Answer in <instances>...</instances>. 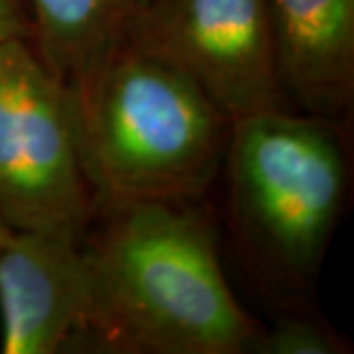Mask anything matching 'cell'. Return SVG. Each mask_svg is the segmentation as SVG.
<instances>
[{
	"label": "cell",
	"mask_w": 354,
	"mask_h": 354,
	"mask_svg": "<svg viewBox=\"0 0 354 354\" xmlns=\"http://www.w3.org/2000/svg\"><path fill=\"white\" fill-rule=\"evenodd\" d=\"M83 234L87 319L79 353L242 354L260 327L191 201H101Z\"/></svg>",
	"instance_id": "obj_1"
},
{
	"label": "cell",
	"mask_w": 354,
	"mask_h": 354,
	"mask_svg": "<svg viewBox=\"0 0 354 354\" xmlns=\"http://www.w3.org/2000/svg\"><path fill=\"white\" fill-rule=\"evenodd\" d=\"M73 102L99 203L193 201L225 164L232 118L189 77L127 41Z\"/></svg>",
	"instance_id": "obj_2"
},
{
	"label": "cell",
	"mask_w": 354,
	"mask_h": 354,
	"mask_svg": "<svg viewBox=\"0 0 354 354\" xmlns=\"http://www.w3.org/2000/svg\"><path fill=\"white\" fill-rule=\"evenodd\" d=\"M335 122L283 106L230 127L232 225L254 264L286 288L313 281L344 207L348 160Z\"/></svg>",
	"instance_id": "obj_3"
},
{
	"label": "cell",
	"mask_w": 354,
	"mask_h": 354,
	"mask_svg": "<svg viewBox=\"0 0 354 354\" xmlns=\"http://www.w3.org/2000/svg\"><path fill=\"white\" fill-rule=\"evenodd\" d=\"M99 199L88 181L73 97L30 39L0 44V218L12 230L83 239Z\"/></svg>",
	"instance_id": "obj_4"
},
{
	"label": "cell",
	"mask_w": 354,
	"mask_h": 354,
	"mask_svg": "<svg viewBox=\"0 0 354 354\" xmlns=\"http://www.w3.org/2000/svg\"><path fill=\"white\" fill-rule=\"evenodd\" d=\"M124 41L189 77L232 120L283 109L266 0H142Z\"/></svg>",
	"instance_id": "obj_5"
},
{
	"label": "cell",
	"mask_w": 354,
	"mask_h": 354,
	"mask_svg": "<svg viewBox=\"0 0 354 354\" xmlns=\"http://www.w3.org/2000/svg\"><path fill=\"white\" fill-rule=\"evenodd\" d=\"M81 241L8 228L0 241V353H79L88 299Z\"/></svg>",
	"instance_id": "obj_6"
},
{
	"label": "cell",
	"mask_w": 354,
	"mask_h": 354,
	"mask_svg": "<svg viewBox=\"0 0 354 354\" xmlns=\"http://www.w3.org/2000/svg\"><path fill=\"white\" fill-rule=\"evenodd\" d=\"M286 99L341 120L354 99V0H266Z\"/></svg>",
	"instance_id": "obj_7"
},
{
	"label": "cell",
	"mask_w": 354,
	"mask_h": 354,
	"mask_svg": "<svg viewBox=\"0 0 354 354\" xmlns=\"http://www.w3.org/2000/svg\"><path fill=\"white\" fill-rule=\"evenodd\" d=\"M142 0H26L32 46L77 97L127 39Z\"/></svg>",
	"instance_id": "obj_8"
},
{
	"label": "cell",
	"mask_w": 354,
	"mask_h": 354,
	"mask_svg": "<svg viewBox=\"0 0 354 354\" xmlns=\"http://www.w3.org/2000/svg\"><path fill=\"white\" fill-rule=\"evenodd\" d=\"M248 353L346 354L351 353V344L329 323L317 317L281 315L268 330H258Z\"/></svg>",
	"instance_id": "obj_9"
},
{
	"label": "cell",
	"mask_w": 354,
	"mask_h": 354,
	"mask_svg": "<svg viewBox=\"0 0 354 354\" xmlns=\"http://www.w3.org/2000/svg\"><path fill=\"white\" fill-rule=\"evenodd\" d=\"M32 39V16L26 0H0V44L6 39Z\"/></svg>",
	"instance_id": "obj_10"
},
{
	"label": "cell",
	"mask_w": 354,
	"mask_h": 354,
	"mask_svg": "<svg viewBox=\"0 0 354 354\" xmlns=\"http://www.w3.org/2000/svg\"><path fill=\"white\" fill-rule=\"evenodd\" d=\"M6 232H8V227H6V225L2 223V218H0V241L4 239V234H6Z\"/></svg>",
	"instance_id": "obj_11"
}]
</instances>
